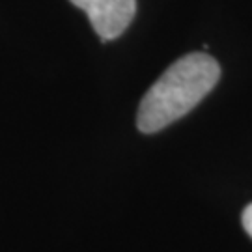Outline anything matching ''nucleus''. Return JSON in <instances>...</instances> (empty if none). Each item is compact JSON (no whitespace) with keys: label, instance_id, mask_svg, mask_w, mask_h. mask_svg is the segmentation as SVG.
I'll return each instance as SVG.
<instances>
[{"label":"nucleus","instance_id":"f03ea898","mask_svg":"<svg viewBox=\"0 0 252 252\" xmlns=\"http://www.w3.org/2000/svg\"><path fill=\"white\" fill-rule=\"evenodd\" d=\"M86 11L92 27L103 41L120 37L136 13V0H69Z\"/></svg>","mask_w":252,"mask_h":252},{"label":"nucleus","instance_id":"7ed1b4c3","mask_svg":"<svg viewBox=\"0 0 252 252\" xmlns=\"http://www.w3.org/2000/svg\"><path fill=\"white\" fill-rule=\"evenodd\" d=\"M241 220H243V228L247 230V234L252 237V204H249V206L245 207Z\"/></svg>","mask_w":252,"mask_h":252},{"label":"nucleus","instance_id":"f257e3e1","mask_svg":"<svg viewBox=\"0 0 252 252\" xmlns=\"http://www.w3.org/2000/svg\"><path fill=\"white\" fill-rule=\"evenodd\" d=\"M220 67L213 56L189 53L162 73L140 101L136 126L142 133H157L183 118L213 90Z\"/></svg>","mask_w":252,"mask_h":252}]
</instances>
